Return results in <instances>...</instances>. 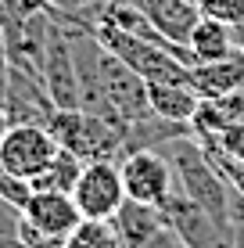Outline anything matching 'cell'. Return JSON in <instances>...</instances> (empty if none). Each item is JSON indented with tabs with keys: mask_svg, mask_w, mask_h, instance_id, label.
I'll use <instances>...</instances> for the list:
<instances>
[{
	"mask_svg": "<svg viewBox=\"0 0 244 248\" xmlns=\"http://www.w3.org/2000/svg\"><path fill=\"white\" fill-rule=\"evenodd\" d=\"M233 191H237V194H241V198H244V176H241V180H237V184H233Z\"/></svg>",
	"mask_w": 244,
	"mask_h": 248,
	"instance_id": "cell-25",
	"label": "cell"
},
{
	"mask_svg": "<svg viewBox=\"0 0 244 248\" xmlns=\"http://www.w3.org/2000/svg\"><path fill=\"white\" fill-rule=\"evenodd\" d=\"M47 130L61 148L83 162L90 158H122L126 155V130L100 115H90L83 108H54L47 119Z\"/></svg>",
	"mask_w": 244,
	"mask_h": 248,
	"instance_id": "cell-2",
	"label": "cell"
},
{
	"mask_svg": "<svg viewBox=\"0 0 244 248\" xmlns=\"http://www.w3.org/2000/svg\"><path fill=\"white\" fill-rule=\"evenodd\" d=\"M230 32H233V47L244 50V15H241L237 22H230Z\"/></svg>",
	"mask_w": 244,
	"mask_h": 248,
	"instance_id": "cell-23",
	"label": "cell"
},
{
	"mask_svg": "<svg viewBox=\"0 0 244 248\" xmlns=\"http://www.w3.org/2000/svg\"><path fill=\"white\" fill-rule=\"evenodd\" d=\"M40 79L47 87V97L54 101V108H79V79H75V58L65 25L54 18L47 32L43 54H40Z\"/></svg>",
	"mask_w": 244,
	"mask_h": 248,
	"instance_id": "cell-9",
	"label": "cell"
},
{
	"mask_svg": "<svg viewBox=\"0 0 244 248\" xmlns=\"http://www.w3.org/2000/svg\"><path fill=\"white\" fill-rule=\"evenodd\" d=\"M162 223H165V219H162V212H158L155 205L133 202V198H126L122 209L115 212V227H119L126 248H140V245H144Z\"/></svg>",
	"mask_w": 244,
	"mask_h": 248,
	"instance_id": "cell-14",
	"label": "cell"
},
{
	"mask_svg": "<svg viewBox=\"0 0 244 248\" xmlns=\"http://www.w3.org/2000/svg\"><path fill=\"white\" fill-rule=\"evenodd\" d=\"M187 50L194 54V65L198 62H219V58L237 54L230 22L212 18V15H201L194 22V29H190V36H187Z\"/></svg>",
	"mask_w": 244,
	"mask_h": 248,
	"instance_id": "cell-13",
	"label": "cell"
},
{
	"mask_svg": "<svg viewBox=\"0 0 244 248\" xmlns=\"http://www.w3.org/2000/svg\"><path fill=\"white\" fill-rule=\"evenodd\" d=\"M47 11L61 25H79V29H94L100 0H47Z\"/></svg>",
	"mask_w": 244,
	"mask_h": 248,
	"instance_id": "cell-17",
	"label": "cell"
},
{
	"mask_svg": "<svg viewBox=\"0 0 244 248\" xmlns=\"http://www.w3.org/2000/svg\"><path fill=\"white\" fill-rule=\"evenodd\" d=\"M72 198L79 205L83 219H115L126 202V187L119 173V158H90L83 162V173L72 187Z\"/></svg>",
	"mask_w": 244,
	"mask_h": 248,
	"instance_id": "cell-7",
	"label": "cell"
},
{
	"mask_svg": "<svg viewBox=\"0 0 244 248\" xmlns=\"http://www.w3.org/2000/svg\"><path fill=\"white\" fill-rule=\"evenodd\" d=\"M187 83L194 87L198 97H223L244 87V50L219 62H198L187 68Z\"/></svg>",
	"mask_w": 244,
	"mask_h": 248,
	"instance_id": "cell-10",
	"label": "cell"
},
{
	"mask_svg": "<svg viewBox=\"0 0 244 248\" xmlns=\"http://www.w3.org/2000/svg\"><path fill=\"white\" fill-rule=\"evenodd\" d=\"M90 32L97 36V44L104 50H112L119 62H126L137 76H144L147 83L151 79H187V65L169 47L151 44V40L137 36V32H126L112 22H94Z\"/></svg>",
	"mask_w": 244,
	"mask_h": 248,
	"instance_id": "cell-3",
	"label": "cell"
},
{
	"mask_svg": "<svg viewBox=\"0 0 244 248\" xmlns=\"http://www.w3.org/2000/svg\"><path fill=\"white\" fill-rule=\"evenodd\" d=\"M198 101L201 97L187 79H151L147 83V105H151V115H158V119L190 126V119L198 112Z\"/></svg>",
	"mask_w": 244,
	"mask_h": 248,
	"instance_id": "cell-12",
	"label": "cell"
},
{
	"mask_svg": "<svg viewBox=\"0 0 244 248\" xmlns=\"http://www.w3.org/2000/svg\"><path fill=\"white\" fill-rule=\"evenodd\" d=\"M140 248H187V245L180 241V234H176L172 227H165V223H162V227H158L155 234H151L147 241L140 245Z\"/></svg>",
	"mask_w": 244,
	"mask_h": 248,
	"instance_id": "cell-21",
	"label": "cell"
},
{
	"mask_svg": "<svg viewBox=\"0 0 244 248\" xmlns=\"http://www.w3.org/2000/svg\"><path fill=\"white\" fill-rule=\"evenodd\" d=\"M57 148L61 144L43 123H7L0 133V173L29 184L57 155Z\"/></svg>",
	"mask_w": 244,
	"mask_h": 248,
	"instance_id": "cell-4",
	"label": "cell"
},
{
	"mask_svg": "<svg viewBox=\"0 0 244 248\" xmlns=\"http://www.w3.org/2000/svg\"><path fill=\"white\" fill-rule=\"evenodd\" d=\"M201 15H212V18L223 22H237L244 15V0H198Z\"/></svg>",
	"mask_w": 244,
	"mask_h": 248,
	"instance_id": "cell-19",
	"label": "cell"
},
{
	"mask_svg": "<svg viewBox=\"0 0 244 248\" xmlns=\"http://www.w3.org/2000/svg\"><path fill=\"white\" fill-rule=\"evenodd\" d=\"M198 140H212L226 158H233L237 166H244V123H233V126H226V130H219V133L198 137Z\"/></svg>",
	"mask_w": 244,
	"mask_h": 248,
	"instance_id": "cell-18",
	"label": "cell"
},
{
	"mask_svg": "<svg viewBox=\"0 0 244 248\" xmlns=\"http://www.w3.org/2000/svg\"><path fill=\"white\" fill-rule=\"evenodd\" d=\"M97 40V36H94ZM97 83H100V93H104L108 108L115 112L122 126H133L140 119L151 115V105H147V79L137 76L126 62L104 50L97 44Z\"/></svg>",
	"mask_w": 244,
	"mask_h": 248,
	"instance_id": "cell-5",
	"label": "cell"
},
{
	"mask_svg": "<svg viewBox=\"0 0 244 248\" xmlns=\"http://www.w3.org/2000/svg\"><path fill=\"white\" fill-rule=\"evenodd\" d=\"M7 83H11V62H7V54H0V112L7 101Z\"/></svg>",
	"mask_w": 244,
	"mask_h": 248,
	"instance_id": "cell-22",
	"label": "cell"
},
{
	"mask_svg": "<svg viewBox=\"0 0 244 248\" xmlns=\"http://www.w3.org/2000/svg\"><path fill=\"white\" fill-rule=\"evenodd\" d=\"M158 212H162L165 227H172L187 248H233L237 230L219 227L198 202H190L180 187L169 194V202H165V205H158Z\"/></svg>",
	"mask_w": 244,
	"mask_h": 248,
	"instance_id": "cell-8",
	"label": "cell"
},
{
	"mask_svg": "<svg viewBox=\"0 0 244 248\" xmlns=\"http://www.w3.org/2000/svg\"><path fill=\"white\" fill-rule=\"evenodd\" d=\"M137 4H140V11L147 15L151 25H155L165 40L187 47L190 29H194V22L201 18L198 0H137Z\"/></svg>",
	"mask_w": 244,
	"mask_h": 248,
	"instance_id": "cell-11",
	"label": "cell"
},
{
	"mask_svg": "<svg viewBox=\"0 0 244 248\" xmlns=\"http://www.w3.org/2000/svg\"><path fill=\"white\" fill-rule=\"evenodd\" d=\"M83 212L65 191H29L18 209V245L22 248H61V241L79 227Z\"/></svg>",
	"mask_w": 244,
	"mask_h": 248,
	"instance_id": "cell-1",
	"label": "cell"
},
{
	"mask_svg": "<svg viewBox=\"0 0 244 248\" xmlns=\"http://www.w3.org/2000/svg\"><path fill=\"white\" fill-rule=\"evenodd\" d=\"M241 227H244V216H241Z\"/></svg>",
	"mask_w": 244,
	"mask_h": 248,
	"instance_id": "cell-26",
	"label": "cell"
},
{
	"mask_svg": "<svg viewBox=\"0 0 244 248\" xmlns=\"http://www.w3.org/2000/svg\"><path fill=\"white\" fill-rule=\"evenodd\" d=\"M36 11H47V0H0V18H29Z\"/></svg>",
	"mask_w": 244,
	"mask_h": 248,
	"instance_id": "cell-20",
	"label": "cell"
},
{
	"mask_svg": "<svg viewBox=\"0 0 244 248\" xmlns=\"http://www.w3.org/2000/svg\"><path fill=\"white\" fill-rule=\"evenodd\" d=\"M0 202H4V194H0Z\"/></svg>",
	"mask_w": 244,
	"mask_h": 248,
	"instance_id": "cell-27",
	"label": "cell"
},
{
	"mask_svg": "<svg viewBox=\"0 0 244 248\" xmlns=\"http://www.w3.org/2000/svg\"><path fill=\"white\" fill-rule=\"evenodd\" d=\"M79 173H83V158L72 155L69 148H57V155L29 180V191H65V194H72Z\"/></svg>",
	"mask_w": 244,
	"mask_h": 248,
	"instance_id": "cell-15",
	"label": "cell"
},
{
	"mask_svg": "<svg viewBox=\"0 0 244 248\" xmlns=\"http://www.w3.org/2000/svg\"><path fill=\"white\" fill-rule=\"evenodd\" d=\"M233 248H244V227H237V237H233Z\"/></svg>",
	"mask_w": 244,
	"mask_h": 248,
	"instance_id": "cell-24",
	"label": "cell"
},
{
	"mask_svg": "<svg viewBox=\"0 0 244 248\" xmlns=\"http://www.w3.org/2000/svg\"><path fill=\"white\" fill-rule=\"evenodd\" d=\"M119 173L126 198L144 202V205H165L169 194L176 191V169L165 151L158 148H133L119 158Z\"/></svg>",
	"mask_w": 244,
	"mask_h": 248,
	"instance_id": "cell-6",
	"label": "cell"
},
{
	"mask_svg": "<svg viewBox=\"0 0 244 248\" xmlns=\"http://www.w3.org/2000/svg\"><path fill=\"white\" fill-rule=\"evenodd\" d=\"M61 248H126L115 219H79V227L61 241Z\"/></svg>",
	"mask_w": 244,
	"mask_h": 248,
	"instance_id": "cell-16",
	"label": "cell"
}]
</instances>
